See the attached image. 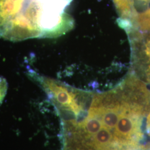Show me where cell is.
Instances as JSON below:
<instances>
[{
    "label": "cell",
    "instance_id": "1",
    "mask_svg": "<svg viewBox=\"0 0 150 150\" xmlns=\"http://www.w3.org/2000/svg\"><path fill=\"white\" fill-rule=\"evenodd\" d=\"M72 0H0V38L11 42L56 38L69 32Z\"/></svg>",
    "mask_w": 150,
    "mask_h": 150
},
{
    "label": "cell",
    "instance_id": "2",
    "mask_svg": "<svg viewBox=\"0 0 150 150\" xmlns=\"http://www.w3.org/2000/svg\"><path fill=\"white\" fill-rule=\"evenodd\" d=\"M27 75L43 89L62 116L79 115L91 96L89 92L79 90L59 81L39 75L31 69L28 70Z\"/></svg>",
    "mask_w": 150,
    "mask_h": 150
},
{
    "label": "cell",
    "instance_id": "3",
    "mask_svg": "<svg viewBox=\"0 0 150 150\" xmlns=\"http://www.w3.org/2000/svg\"><path fill=\"white\" fill-rule=\"evenodd\" d=\"M126 32L131 48V71L150 84V31L132 27Z\"/></svg>",
    "mask_w": 150,
    "mask_h": 150
},
{
    "label": "cell",
    "instance_id": "4",
    "mask_svg": "<svg viewBox=\"0 0 150 150\" xmlns=\"http://www.w3.org/2000/svg\"><path fill=\"white\" fill-rule=\"evenodd\" d=\"M89 140L90 142L86 144L85 147L90 150H112L115 147V146H116L115 138L110 129L105 126Z\"/></svg>",
    "mask_w": 150,
    "mask_h": 150
},
{
    "label": "cell",
    "instance_id": "5",
    "mask_svg": "<svg viewBox=\"0 0 150 150\" xmlns=\"http://www.w3.org/2000/svg\"><path fill=\"white\" fill-rule=\"evenodd\" d=\"M8 89V83L5 79L0 77V105L3 102Z\"/></svg>",
    "mask_w": 150,
    "mask_h": 150
},
{
    "label": "cell",
    "instance_id": "6",
    "mask_svg": "<svg viewBox=\"0 0 150 150\" xmlns=\"http://www.w3.org/2000/svg\"><path fill=\"white\" fill-rule=\"evenodd\" d=\"M147 129L149 134H150V110L149 112V115L147 116Z\"/></svg>",
    "mask_w": 150,
    "mask_h": 150
}]
</instances>
